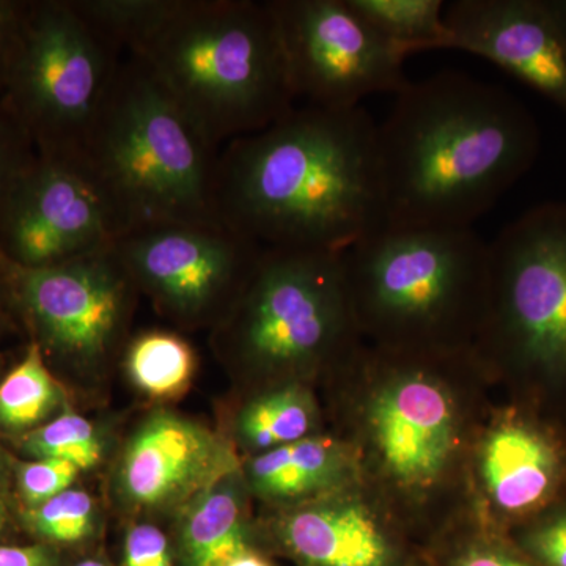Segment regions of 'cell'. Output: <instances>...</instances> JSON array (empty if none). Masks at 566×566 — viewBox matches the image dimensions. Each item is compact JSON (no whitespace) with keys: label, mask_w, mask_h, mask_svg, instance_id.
Masks as SVG:
<instances>
[{"label":"cell","mask_w":566,"mask_h":566,"mask_svg":"<svg viewBox=\"0 0 566 566\" xmlns=\"http://www.w3.org/2000/svg\"><path fill=\"white\" fill-rule=\"evenodd\" d=\"M376 123L305 106L219 153V222L262 248L344 253L385 226Z\"/></svg>","instance_id":"cell-1"},{"label":"cell","mask_w":566,"mask_h":566,"mask_svg":"<svg viewBox=\"0 0 566 566\" xmlns=\"http://www.w3.org/2000/svg\"><path fill=\"white\" fill-rule=\"evenodd\" d=\"M376 147L385 226L472 227L534 167L542 133L505 88L444 71L395 95Z\"/></svg>","instance_id":"cell-2"},{"label":"cell","mask_w":566,"mask_h":566,"mask_svg":"<svg viewBox=\"0 0 566 566\" xmlns=\"http://www.w3.org/2000/svg\"><path fill=\"white\" fill-rule=\"evenodd\" d=\"M126 51L218 147L294 109L268 2L158 0Z\"/></svg>","instance_id":"cell-3"},{"label":"cell","mask_w":566,"mask_h":566,"mask_svg":"<svg viewBox=\"0 0 566 566\" xmlns=\"http://www.w3.org/2000/svg\"><path fill=\"white\" fill-rule=\"evenodd\" d=\"M219 147L129 55L118 63L81 158L125 234L166 226L223 227L214 202Z\"/></svg>","instance_id":"cell-4"},{"label":"cell","mask_w":566,"mask_h":566,"mask_svg":"<svg viewBox=\"0 0 566 566\" xmlns=\"http://www.w3.org/2000/svg\"><path fill=\"white\" fill-rule=\"evenodd\" d=\"M342 259L354 314L385 333L444 331L486 297L488 243L472 227L382 226Z\"/></svg>","instance_id":"cell-5"},{"label":"cell","mask_w":566,"mask_h":566,"mask_svg":"<svg viewBox=\"0 0 566 566\" xmlns=\"http://www.w3.org/2000/svg\"><path fill=\"white\" fill-rule=\"evenodd\" d=\"M118 54L73 0H28L0 106L24 129L36 155L80 158Z\"/></svg>","instance_id":"cell-6"},{"label":"cell","mask_w":566,"mask_h":566,"mask_svg":"<svg viewBox=\"0 0 566 566\" xmlns=\"http://www.w3.org/2000/svg\"><path fill=\"white\" fill-rule=\"evenodd\" d=\"M490 333L543 392L566 389V202L531 208L488 243Z\"/></svg>","instance_id":"cell-7"},{"label":"cell","mask_w":566,"mask_h":566,"mask_svg":"<svg viewBox=\"0 0 566 566\" xmlns=\"http://www.w3.org/2000/svg\"><path fill=\"white\" fill-rule=\"evenodd\" d=\"M353 318L342 253L263 248L234 305L229 340L253 367L289 370L333 353Z\"/></svg>","instance_id":"cell-8"},{"label":"cell","mask_w":566,"mask_h":566,"mask_svg":"<svg viewBox=\"0 0 566 566\" xmlns=\"http://www.w3.org/2000/svg\"><path fill=\"white\" fill-rule=\"evenodd\" d=\"M294 98L342 111L408 85L405 57L348 0H270Z\"/></svg>","instance_id":"cell-9"},{"label":"cell","mask_w":566,"mask_h":566,"mask_svg":"<svg viewBox=\"0 0 566 566\" xmlns=\"http://www.w3.org/2000/svg\"><path fill=\"white\" fill-rule=\"evenodd\" d=\"M123 234L120 216L81 156L36 155L0 212V253L24 270L104 251Z\"/></svg>","instance_id":"cell-10"},{"label":"cell","mask_w":566,"mask_h":566,"mask_svg":"<svg viewBox=\"0 0 566 566\" xmlns=\"http://www.w3.org/2000/svg\"><path fill=\"white\" fill-rule=\"evenodd\" d=\"M134 283L175 318L197 322L243 293L263 248L227 227L136 230L114 244Z\"/></svg>","instance_id":"cell-11"},{"label":"cell","mask_w":566,"mask_h":566,"mask_svg":"<svg viewBox=\"0 0 566 566\" xmlns=\"http://www.w3.org/2000/svg\"><path fill=\"white\" fill-rule=\"evenodd\" d=\"M10 274L14 297L41 344L84 364L109 353L136 285L114 245L39 270L10 263Z\"/></svg>","instance_id":"cell-12"},{"label":"cell","mask_w":566,"mask_h":566,"mask_svg":"<svg viewBox=\"0 0 566 566\" xmlns=\"http://www.w3.org/2000/svg\"><path fill=\"white\" fill-rule=\"evenodd\" d=\"M452 50L471 52L566 112V35L547 0H455Z\"/></svg>","instance_id":"cell-13"},{"label":"cell","mask_w":566,"mask_h":566,"mask_svg":"<svg viewBox=\"0 0 566 566\" xmlns=\"http://www.w3.org/2000/svg\"><path fill=\"white\" fill-rule=\"evenodd\" d=\"M237 471V453L222 436L161 412L142 424L126 447L120 486L134 505L166 509L192 504Z\"/></svg>","instance_id":"cell-14"},{"label":"cell","mask_w":566,"mask_h":566,"mask_svg":"<svg viewBox=\"0 0 566 566\" xmlns=\"http://www.w3.org/2000/svg\"><path fill=\"white\" fill-rule=\"evenodd\" d=\"M386 385L368 408L379 463L398 485L424 490L438 482L455 452V406L441 382L423 371L395 376Z\"/></svg>","instance_id":"cell-15"},{"label":"cell","mask_w":566,"mask_h":566,"mask_svg":"<svg viewBox=\"0 0 566 566\" xmlns=\"http://www.w3.org/2000/svg\"><path fill=\"white\" fill-rule=\"evenodd\" d=\"M480 476L491 505L513 520H534L557 504L566 486V447L532 416L494 424L480 450Z\"/></svg>","instance_id":"cell-16"},{"label":"cell","mask_w":566,"mask_h":566,"mask_svg":"<svg viewBox=\"0 0 566 566\" xmlns=\"http://www.w3.org/2000/svg\"><path fill=\"white\" fill-rule=\"evenodd\" d=\"M282 538L311 566H385L390 553L374 516L354 502L293 513L282 523Z\"/></svg>","instance_id":"cell-17"},{"label":"cell","mask_w":566,"mask_h":566,"mask_svg":"<svg viewBox=\"0 0 566 566\" xmlns=\"http://www.w3.org/2000/svg\"><path fill=\"white\" fill-rule=\"evenodd\" d=\"M353 472L348 450L329 438H308L268 450L249 464V480L260 495L292 501L340 485Z\"/></svg>","instance_id":"cell-18"},{"label":"cell","mask_w":566,"mask_h":566,"mask_svg":"<svg viewBox=\"0 0 566 566\" xmlns=\"http://www.w3.org/2000/svg\"><path fill=\"white\" fill-rule=\"evenodd\" d=\"M181 538L189 566H223L249 549L243 502L232 479L189 504Z\"/></svg>","instance_id":"cell-19"},{"label":"cell","mask_w":566,"mask_h":566,"mask_svg":"<svg viewBox=\"0 0 566 566\" xmlns=\"http://www.w3.org/2000/svg\"><path fill=\"white\" fill-rule=\"evenodd\" d=\"M379 35L401 52L452 50L441 0H348Z\"/></svg>","instance_id":"cell-20"},{"label":"cell","mask_w":566,"mask_h":566,"mask_svg":"<svg viewBox=\"0 0 566 566\" xmlns=\"http://www.w3.org/2000/svg\"><path fill=\"white\" fill-rule=\"evenodd\" d=\"M314 424L311 394L292 385L264 394L245 406L238 419V431L245 446L263 453L308 438Z\"/></svg>","instance_id":"cell-21"},{"label":"cell","mask_w":566,"mask_h":566,"mask_svg":"<svg viewBox=\"0 0 566 566\" xmlns=\"http://www.w3.org/2000/svg\"><path fill=\"white\" fill-rule=\"evenodd\" d=\"M134 385L155 398H174L188 389L196 356L180 335L150 331L134 338L126 354Z\"/></svg>","instance_id":"cell-22"},{"label":"cell","mask_w":566,"mask_h":566,"mask_svg":"<svg viewBox=\"0 0 566 566\" xmlns=\"http://www.w3.org/2000/svg\"><path fill=\"white\" fill-rule=\"evenodd\" d=\"M61 401L57 382L33 342L20 364L0 382V424L10 430L36 427Z\"/></svg>","instance_id":"cell-23"},{"label":"cell","mask_w":566,"mask_h":566,"mask_svg":"<svg viewBox=\"0 0 566 566\" xmlns=\"http://www.w3.org/2000/svg\"><path fill=\"white\" fill-rule=\"evenodd\" d=\"M25 450L36 458L69 461L85 471L102 461L103 444L84 417L63 415L36 428L25 438Z\"/></svg>","instance_id":"cell-24"},{"label":"cell","mask_w":566,"mask_h":566,"mask_svg":"<svg viewBox=\"0 0 566 566\" xmlns=\"http://www.w3.org/2000/svg\"><path fill=\"white\" fill-rule=\"evenodd\" d=\"M29 523L44 538L76 543L87 538L95 526V505L91 495L66 490L29 512Z\"/></svg>","instance_id":"cell-25"},{"label":"cell","mask_w":566,"mask_h":566,"mask_svg":"<svg viewBox=\"0 0 566 566\" xmlns=\"http://www.w3.org/2000/svg\"><path fill=\"white\" fill-rule=\"evenodd\" d=\"M524 556L538 566H566V504H554L521 534Z\"/></svg>","instance_id":"cell-26"},{"label":"cell","mask_w":566,"mask_h":566,"mask_svg":"<svg viewBox=\"0 0 566 566\" xmlns=\"http://www.w3.org/2000/svg\"><path fill=\"white\" fill-rule=\"evenodd\" d=\"M36 150L24 129L0 106V212L31 170Z\"/></svg>","instance_id":"cell-27"},{"label":"cell","mask_w":566,"mask_h":566,"mask_svg":"<svg viewBox=\"0 0 566 566\" xmlns=\"http://www.w3.org/2000/svg\"><path fill=\"white\" fill-rule=\"evenodd\" d=\"M80 472L77 465L55 458H39L21 464L18 483L25 504L33 509L70 490Z\"/></svg>","instance_id":"cell-28"},{"label":"cell","mask_w":566,"mask_h":566,"mask_svg":"<svg viewBox=\"0 0 566 566\" xmlns=\"http://www.w3.org/2000/svg\"><path fill=\"white\" fill-rule=\"evenodd\" d=\"M126 566H170L166 535L151 524L134 526L125 543Z\"/></svg>","instance_id":"cell-29"},{"label":"cell","mask_w":566,"mask_h":566,"mask_svg":"<svg viewBox=\"0 0 566 566\" xmlns=\"http://www.w3.org/2000/svg\"><path fill=\"white\" fill-rule=\"evenodd\" d=\"M28 0H0V91L9 71Z\"/></svg>","instance_id":"cell-30"},{"label":"cell","mask_w":566,"mask_h":566,"mask_svg":"<svg viewBox=\"0 0 566 566\" xmlns=\"http://www.w3.org/2000/svg\"><path fill=\"white\" fill-rule=\"evenodd\" d=\"M455 566H538L531 558L510 551L482 547L471 549L458 558Z\"/></svg>","instance_id":"cell-31"},{"label":"cell","mask_w":566,"mask_h":566,"mask_svg":"<svg viewBox=\"0 0 566 566\" xmlns=\"http://www.w3.org/2000/svg\"><path fill=\"white\" fill-rule=\"evenodd\" d=\"M0 566H52V560L40 546H0Z\"/></svg>","instance_id":"cell-32"},{"label":"cell","mask_w":566,"mask_h":566,"mask_svg":"<svg viewBox=\"0 0 566 566\" xmlns=\"http://www.w3.org/2000/svg\"><path fill=\"white\" fill-rule=\"evenodd\" d=\"M223 566H273L268 564L264 558L256 556L255 553H252L251 549L245 551V553L240 554V556L234 557L233 560H230L229 564Z\"/></svg>","instance_id":"cell-33"},{"label":"cell","mask_w":566,"mask_h":566,"mask_svg":"<svg viewBox=\"0 0 566 566\" xmlns=\"http://www.w3.org/2000/svg\"><path fill=\"white\" fill-rule=\"evenodd\" d=\"M547 3L566 35V0H547Z\"/></svg>","instance_id":"cell-34"},{"label":"cell","mask_w":566,"mask_h":566,"mask_svg":"<svg viewBox=\"0 0 566 566\" xmlns=\"http://www.w3.org/2000/svg\"><path fill=\"white\" fill-rule=\"evenodd\" d=\"M10 279V263L7 262L6 256L0 253V285H2V283H9Z\"/></svg>","instance_id":"cell-35"},{"label":"cell","mask_w":566,"mask_h":566,"mask_svg":"<svg viewBox=\"0 0 566 566\" xmlns=\"http://www.w3.org/2000/svg\"><path fill=\"white\" fill-rule=\"evenodd\" d=\"M3 526H6V506L0 501V531H2Z\"/></svg>","instance_id":"cell-36"},{"label":"cell","mask_w":566,"mask_h":566,"mask_svg":"<svg viewBox=\"0 0 566 566\" xmlns=\"http://www.w3.org/2000/svg\"><path fill=\"white\" fill-rule=\"evenodd\" d=\"M76 566H106L103 564V562H99V560H84V562H81L80 565H76Z\"/></svg>","instance_id":"cell-37"}]
</instances>
